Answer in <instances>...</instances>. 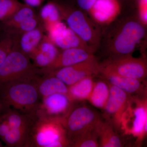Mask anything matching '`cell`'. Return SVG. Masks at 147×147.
Returning <instances> with one entry per match:
<instances>
[{
  "instance_id": "277c9868",
  "label": "cell",
  "mask_w": 147,
  "mask_h": 147,
  "mask_svg": "<svg viewBox=\"0 0 147 147\" xmlns=\"http://www.w3.org/2000/svg\"><path fill=\"white\" fill-rule=\"evenodd\" d=\"M147 101L146 96H130L121 120L120 129L137 138L138 144L147 134Z\"/></svg>"
},
{
  "instance_id": "30bf717a",
  "label": "cell",
  "mask_w": 147,
  "mask_h": 147,
  "mask_svg": "<svg viewBox=\"0 0 147 147\" xmlns=\"http://www.w3.org/2000/svg\"><path fill=\"white\" fill-rule=\"evenodd\" d=\"M108 84L110 95L103 110V117L105 121L111 124L116 130L120 128L122 117L126 110L131 95L115 86Z\"/></svg>"
},
{
  "instance_id": "4dcf8cb0",
  "label": "cell",
  "mask_w": 147,
  "mask_h": 147,
  "mask_svg": "<svg viewBox=\"0 0 147 147\" xmlns=\"http://www.w3.org/2000/svg\"><path fill=\"white\" fill-rule=\"evenodd\" d=\"M10 129V127L7 121L2 116L0 118V137L2 139L7 134Z\"/></svg>"
},
{
  "instance_id": "52a82bcc",
  "label": "cell",
  "mask_w": 147,
  "mask_h": 147,
  "mask_svg": "<svg viewBox=\"0 0 147 147\" xmlns=\"http://www.w3.org/2000/svg\"><path fill=\"white\" fill-rule=\"evenodd\" d=\"M40 74L30 60V57L13 47L0 66V84Z\"/></svg>"
},
{
  "instance_id": "ac0fdd59",
  "label": "cell",
  "mask_w": 147,
  "mask_h": 147,
  "mask_svg": "<svg viewBox=\"0 0 147 147\" xmlns=\"http://www.w3.org/2000/svg\"><path fill=\"white\" fill-rule=\"evenodd\" d=\"M38 90L41 98L54 94L67 95L68 86L57 77L50 74L39 76L37 81Z\"/></svg>"
},
{
  "instance_id": "d6986e66",
  "label": "cell",
  "mask_w": 147,
  "mask_h": 147,
  "mask_svg": "<svg viewBox=\"0 0 147 147\" xmlns=\"http://www.w3.org/2000/svg\"><path fill=\"white\" fill-rule=\"evenodd\" d=\"M93 77L88 76L68 86L67 96L71 102L74 103L88 100L94 84Z\"/></svg>"
},
{
  "instance_id": "ffe728a7",
  "label": "cell",
  "mask_w": 147,
  "mask_h": 147,
  "mask_svg": "<svg viewBox=\"0 0 147 147\" xmlns=\"http://www.w3.org/2000/svg\"><path fill=\"white\" fill-rule=\"evenodd\" d=\"M21 34L18 49L30 57L43 38L42 30L40 28H36Z\"/></svg>"
},
{
  "instance_id": "e575fe53",
  "label": "cell",
  "mask_w": 147,
  "mask_h": 147,
  "mask_svg": "<svg viewBox=\"0 0 147 147\" xmlns=\"http://www.w3.org/2000/svg\"><path fill=\"white\" fill-rule=\"evenodd\" d=\"M1 145H0V147H1Z\"/></svg>"
},
{
  "instance_id": "6da1fadb",
  "label": "cell",
  "mask_w": 147,
  "mask_h": 147,
  "mask_svg": "<svg viewBox=\"0 0 147 147\" xmlns=\"http://www.w3.org/2000/svg\"><path fill=\"white\" fill-rule=\"evenodd\" d=\"M40 74L0 84V99L6 108L12 107L24 114H33L40 104L37 81Z\"/></svg>"
},
{
  "instance_id": "f1b7e54d",
  "label": "cell",
  "mask_w": 147,
  "mask_h": 147,
  "mask_svg": "<svg viewBox=\"0 0 147 147\" xmlns=\"http://www.w3.org/2000/svg\"><path fill=\"white\" fill-rule=\"evenodd\" d=\"M13 47L14 40L11 36H7L0 39V66Z\"/></svg>"
},
{
  "instance_id": "603a6c76",
  "label": "cell",
  "mask_w": 147,
  "mask_h": 147,
  "mask_svg": "<svg viewBox=\"0 0 147 147\" xmlns=\"http://www.w3.org/2000/svg\"><path fill=\"white\" fill-rule=\"evenodd\" d=\"M2 116L10 127V128H23L29 127L32 122V115L20 113L16 110L7 108Z\"/></svg>"
},
{
  "instance_id": "5bb4252c",
  "label": "cell",
  "mask_w": 147,
  "mask_h": 147,
  "mask_svg": "<svg viewBox=\"0 0 147 147\" xmlns=\"http://www.w3.org/2000/svg\"><path fill=\"white\" fill-rule=\"evenodd\" d=\"M99 74L108 84L115 86L129 95L146 96V90L143 81L106 72Z\"/></svg>"
},
{
  "instance_id": "e0dca14e",
  "label": "cell",
  "mask_w": 147,
  "mask_h": 147,
  "mask_svg": "<svg viewBox=\"0 0 147 147\" xmlns=\"http://www.w3.org/2000/svg\"><path fill=\"white\" fill-rule=\"evenodd\" d=\"M94 129L98 136L99 147L123 146V142L115 129L106 121H104L100 119Z\"/></svg>"
},
{
  "instance_id": "1f68e13d",
  "label": "cell",
  "mask_w": 147,
  "mask_h": 147,
  "mask_svg": "<svg viewBox=\"0 0 147 147\" xmlns=\"http://www.w3.org/2000/svg\"><path fill=\"white\" fill-rule=\"evenodd\" d=\"M96 0H77V4L83 10L88 11L94 4Z\"/></svg>"
},
{
  "instance_id": "f546056e",
  "label": "cell",
  "mask_w": 147,
  "mask_h": 147,
  "mask_svg": "<svg viewBox=\"0 0 147 147\" xmlns=\"http://www.w3.org/2000/svg\"><path fill=\"white\" fill-rule=\"evenodd\" d=\"M139 21L146 27L147 24V0H138Z\"/></svg>"
},
{
  "instance_id": "2e32d148",
  "label": "cell",
  "mask_w": 147,
  "mask_h": 147,
  "mask_svg": "<svg viewBox=\"0 0 147 147\" xmlns=\"http://www.w3.org/2000/svg\"><path fill=\"white\" fill-rule=\"evenodd\" d=\"M50 40L57 47L63 50L79 48L92 53L95 52L69 27H65Z\"/></svg>"
},
{
  "instance_id": "8fae6325",
  "label": "cell",
  "mask_w": 147,
  "mask_h": 147,
  "mask_svg": "<svg viewBox=\"0 0 147 147\" xmlns=\"http://www.w3.org/2000/svg\"><path fill=\"white\" fill-rule=\"evenodd\" d=\"M121 9L119 0H96L88 12L96 24L107 26L117 19Z\"/></svg>"
},
{
  "instance_id": "836d02e7",
  "label": "cell",
  "mask_w": 147,
  "mask_h": 147,
  "mask_svg": "<svg viewBox=\"0 0 147 147\" xmlns=\"http://www.w3.org/2000/svg\"><path fill=\"white\" fill-rule=\"evenodd\" d=\"M7 108H6L5 106L4 105L2 102L1 100L0 99V118H1L2 115L3 114H2L1 113L5 111Z\"/></svg>"
},
{
  "instance_id": "9c48e42d",
  "label": "cell",
  "mask_w": 147,
  "mask_h": 147,
  "mask_svg": "<svg viewBox=\"0 0 147 147\" xmlns=\"http://www.w3.org/2000/svg\"><path fill=\"white\" fill-rule=\"evenodd\" d=\"M100 71V64L94 57L79 63L58 69L44 74L55 76L68 86L88 76L97 75Z\"/></svg>"
},
{
  "instance_id": "3957f363",
  "label": "cell",
  "mask_w": 147,
  "mask_h": 147,
  "mask_svg": "<svg viewBox=\"0 0 147 147\" xmlns=\"http://www.w3.org/2000/svg\"><path fill=\"white\" fill-rule=\"evenodd\" d=\"M145 27L140 21L134 19L124 21L108 40L109 59L131 56L146 35Z\"/></svg>"
},
{
  "instance_id": "cb8c5ba5",
  "label": "cell",
  "mask_w": 147,
  "mask_h": 147,
  "mask_svg": "<svg viewBox=\"0 0 147 147\" xmlns=\"http://www.w3.org/2000/svg\"><path fill=\"white\" fill-rule=\"evenodd\" d=\"M34 16V11L32 7L24 4L11 17L3 21L4 24L8 30L17 26L27 18Z\"/></svg>"
},
{
  "instance_id": "83f0119b",
  "label": "cell",
  "mask_w": 147,
  "mask_h": 147,
  "mask_svg": "<svg viewBox=\"0 0 147 147\" xmlns=\"http://www.w3.org/2000/svg\"><path fill=\"white\" fill-rule=\"evenodd\" d=\"M37 25V19L34 16L27 18L17 26L8 29L7 30L11 34L13 33L21 34L36 28Z\"/></svg>"
},
{
  "instance_id": "ba28073f",
  "label": "cell",
  "mask_w": 147,
  "mask_h": 147,
  "mask_svg": "<svg viewBox=\"0 0 147 147\" xmlns=\"http://www.w3.org/2000/svg\"><path fill=\"white\" fill-rule=\"evenodd\" d=\"M100 72L144 81L147 77V61L144 58L132 56L109 59L100 64Z\"/></svg>"
},
{
  "instance_id": "5b68a950",
  "label": "cell",
  "mask_w": 147,
  "mask_h": 147,
  "mask_svg": "<svg viewBox=\"0 0 147 147\" xmlns=\"http://www.w3.org/2000/svg\"><path fill=\"white\" fill-rule=\"evenodd\" d=\"M58 6L61 16L66 21L69 28L95 51L100 38V30L96 24L82 11Z\"/></svg>"
},
{
  "instance_id": "7c38bea8",
  "label": "cell",
  "mask_w": 147,
  "mask_h": 147,
  "mask_svg": "<svg viewBox=\"0 0 147 147\" xmlns=\"http://www.w3.org/2000/svg\"><path fill=\"white\" fill-rule=\"evenodd\" d=\"M74 103L67 95L54 94L42 98L38 109L47 116L63 119L72 108Z\"/></svg>"
},
{
  "instance_id": "44dd1931",
  "label": "cell",
  "mask_w": 147,
  "mask_h": 147,
  "mask_svg": "<svg viewBox=\"0 0 147 147\" xmlns=\"http://www.w3.org/2000/svg\"><path fill=\"white\" fill-rule=\"evenodd\" d=\"M110 87L105 81L94 82L93 87L88 100L92 105L103 110L109 98Z\"/></svg>"
},
{
  "instance_id": "d6a6232c",
  "label": "cell",
  "mask_w": 147,
  "mask_h": 147,
  "mask_svg": "<svg viewBox=\"0 0 147 147\" xmlns=\"http://www.w3.org/2000/svg\"><path fill=\"white\" fill-rule=\"evenodd\" d=\"M25 4L31 7H36L40 5L44 0H24Z\"/></svg>"
},
{
  "instance_id": "4fadbf2b",
  "label": "cell",
  "mask_w": 147,
  "mask_h": 147,
  "mask_svg": "<svg viewBox=\"0 0 147 147\" xmlns=\"http://www.w3.org/2000/svg\"><path fill=\"white\" fill-rule=\"evenodd\" d=\"M94 53L82 48H73L63 50L59 52L52 64L44 69H40L42 74L58 69L73 65L94 57Z\"/></svg>"
},
{
  "instance_id": "7a4b0ae2",
  "label": "cell",
  "mask_w": 147,
  "mask_h": 147,
  "mask_svg": "<svg viewBox=\"0 0 147 147\" xmlns=\"http://www.w3.org/2000/svg\"><path fill=\"white\" fill-rule=\"evenodd\" d=\"M32 116L28 147H70L63 119L47 116L38 109Z\"/></svg>"
},
{
  "instance_id": "8992f818",
  "label": "cell",
  "mask_w": 147,
  "mask_h": 147,
  "mask_svg": "<svg viewBox=\"0 0 147 147\" xmlns=\"http://www.w3.org/2000/svg\"><path fill=\"white\" fill-rule=\"evenodd\" d=\"M100 119L99 115L92 108L85 105H73L63 119L70 147L79 137L93 130Z\"/></svg>"
},
{
  "instance_id": "4316f807",
  "label": "cell",
  "mask_w": 147,
  "mask_h": 147,
  "mask_svg": "<svg viewBox=\"0 0 147 147\" xmlns=\"http://www.w3.org/2000/svg\"><path fill=\"white\" fill-rule=\"evenodd\" d=\"M94 128L79 137L71 144L70 147H99L98 136Z\"/></svg>"
},
{
  "instance_id": "484cf974",
  "label": "cell",
  "mask_w": 147,
  "mask_h": 147,
  "mask_svg": "<svg viewBox=\"0 0 147 147\" xmlns=\"http://www.w3.org/2000/svg\"><path fill=\"white\" fill-rule=\"evenodd\" d=\"M24 5L18 0H0V20L10 18Z\"/></svg>"
},
{
  "instance_id": "d4e9b609",
  "label": "cell",
  "mask_w": 147,
  "mask_h": 147,
  "mask_svg": "<svg viewBox=\"0 0 147 147\" xmlns=\"http://www.w3.org/2000/svg\"><path fill=\"white\" fill-rule=\"evenodd\" d=\"M40 14L44 25L61 21L62 18L58 5L52 2L43 6L40 9Z\"/></svg>"
},
{
  "instance_id": "7402d4cb",
  "label": "cell",
  "mask_w": 147,
  "mask_h": 147,
  "mask_svg": "<svg viewBox=\"0 0 147 147\" xmlns=\"http://www.w3.org/2000/svg\"><path fill=\"white\" fill-rule=\"evenodd\" d=\"M31 126V125L23 128H10L7 134L2 139L8 147H28Z\"/></svg>"
},
{
  "instance_id": "9a60e30c",
  "label": "cell",
  "mask_w": 147,
  "mask_h": 147,
  "mask_svg": "<svg viewBox=\"0 0 147 147\" xmlns=\"http://www.w3.org/2000/svg\"><path fill=\"white\" fill-rule=\"evenodd\" d=\"M59 53L57 47L47 36H44L30 58L37 68L44 69L50 66Z\"/></svg>"
}]
</instances>
